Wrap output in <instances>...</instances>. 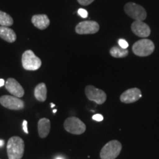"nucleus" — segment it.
Masks as SVG:
<instances>
[{
	"mask_svg": "<svg viewBox=\"0 0 159 159\" xmlns=\"http://www.w3.org/2000/svg\"><path fill=\"white\" fill-rule=\"evenodd\" d=\"M25 152V142L21 137L12 136L7 143L8 159H21Z\"/></svg>",
	"mask_w": 159,
	"mask_h": 159,
	"instance_id": "1",
	"label": "nucleus"
},
{
	"mask_svg": "<svg viewBox=\"0 0 159 159\" xmlns=\"http://www.w3.org/2000/svg\"><path fill=\"white\" fill-rule=\"evenodd\" d=\"M122 144L117 140H111L102 148L99 152L101 159H116L122 150Z\"/></svg>",
	"mask_w": 159,
	"mask_h": 159,
	"instance_id": "2",
	"label": "nucleus"
},
{
	"mask_svg": "<svg viewBox=\"0 0 159 159\" xmlns=\"http://www.w3.org/2000/svg\"><path fill=\"white\" fill-rule=\"evenodd\" d=\"M21 63L23 68L27 71L38 70L41 66V60L35 55L30 49L26 50L21 57Z\"/></svg>",
	"mask_w": 159,
	"mask_h": 159,
	"instance_id": "3",
	"label": "nucleus"
},
{
	"mask_svg": "<svg viewBox=\"0 0 159 159\" xmlns=\"http://www.w3.org/2000/svg\"><path fill=\"white\" fill-rule=\"evenodd\" d=\"M133 52L137 56L146 57L150 55L155 50V45L151 40L141 39L133 45Z\"/></svg>",
	"mask_w": 159,
	"mask_h": 159,
	"instance_id": "4",
	"label": "nucleus"
},
{
	"mask_svg": "<svg viewBox=\"0 0 159 159\" xmlns=\"http://www.w3.org/2000/svg\"><path fill=\"white\" fill-rule=\"evenodd\" d=\"M64 129L69 134L81 135L86 130V126L79 118L75 116L69 117L63 123Z\"/></svg>",
	"mask_w": 159,
	"mask_h": 159,
	"instance_id": "5",
	"label": "nucleus"
},
{
	"mask_svg": "<svg viewBox=\"0 0 159 159\" xmlns=\"http://www.w3.org/2000/svg\"><path fill=\"white\" fill-rule=\"evenodd\" d=\"M125 11L135 21H144L147 18V12L144 7L134 2H128L125 5Z\"/></svg>",
	"mask_w": 159,
	"mask_h": 159,
	"instance_id": "6",
	"label": "nucleus"
},
{
	"mask_svg": "<svg viewBox=\"0 0 159 159\" xmlns=\"http://www.w3.org/2000/svg\"><path fill=\"white\" fill-rule=\"evenodd\" d=\"M85 94L89 100L93 101L98 105L103 104L107 99L105 91L96 88L94 85H87L85 89Z\"/></svg>",
	"mask_w": 159,
	"mask_h": 159,
	"instance_id": "7",
	"label": "nucleus"
},
{
	"mask_svg": "<svg viewBox=\"0 0 159 159\" xmlns=\"http://www.w3.org/2000/svg\"><path fill=\"white\" fill-rule=\"evenodd\" d=\"M0 104L10 110L19 111L25 108V102L19 97L11 95H3L0 97Z\"/></svg>",
	"mask_w": 159,
	"mask_h": 159,
	"instance_id": "8",
	"label": "nucleus"
},
{
	"mask_svg": "<svg viewBox=\"0 0 159 159\" xmlns=\"http://www.w3.org/2000/svg\"><path fill=\"white\" fill-rule=\"evenodd\" d=\"M99 30V25L94 21H84L80 22L75 27V32L80 35L94 34Z\"/></svg>",
	"mask_w": 159,
	"mask_h": 159,
	"instance_id": "9",
	"label": "nucleus"
},
{
	"mask_svg": "<svg viewBox=\"0 0 159 159\" xmlns=\"http://www.w3.org/2000/svg\"><path fill=\"white\" fill-rule=\"evenodd\" d=\"M142 97V91L138 88H132L126 90L121 94L120 101L125 104H130L138 101Z\"/></svg>",
	"mask_w": 159,
	"mask_h": 159,
	"instance_id": "10",
	"label": "nucleus"
},
{
	"mask_svg": "<svg viewBox=\"0 0 159 159\" xmlns=\"http://www.w3.org/2000/svg\"><path fill=\"white\" fill-rule=\"evenodd\" d=\"M5 89L13 96L21 98L25 95V90L21 84L14 78H8L5 82Z\"/></svg>",
	"mask_w": 159,
	"mask_h": 159,
	"instance_id": "11",
	"label": "nucleus"
},
{
	"mask_svg": "<svg viewBox=\"0 0 159 159\" xmlns=\"http://www.w3.org/2000/svg\"><path fill=\"white\" fill-rule=\"evenodd\" d=\"M131 30L135 35L141 38L148 37L151 32L150 27L142 21H135L131 25Z\"/></svg>",
	"mask_w": 159,
	"mask_h": 159,
	"instance_id": "12",
	"label": "nucleus"
},
{
	"mask_svg": "<svg viewBox=\"0 0 159 159\" xmlns=\"http://www.w3.org/2000/svg\"><path fill=\"white\" fill-rule=\"evenodd\" d=\"M31 21L33 25L39 30L47 29L50 24L48 16L44 14L34 15L32 17Z\"/></svg>",
	"mask_w": 159,
	"mask_h": 159,
	"instance_id": "13",
	"label": "nucleus"
},
{
	"mask_svg": "<svg viewBox=\"0 0 159 159\" xmlns=\"http://www.w3.org/2000/svg\"><path fill=\"white\" fill-rule=\"evenodd\" d=\"M51 122L49 119L41 118L38 122V132L41 138L44 139L50 132Z\"/></svg>",
	"mask_w": 159,
	"mask_h": 159,
	"instance_id": "14",
	"label": "nucleus"
},
{
	"mask_svg": "<svg viewBox=\"0 0 159 159\" xmlns=\"http://www.w3.org/2000/svg\"><path fill=\"white\" fill-rule=\"evenodd\" d=\"M0 37L9 43L15 42L16 40V34L13 30L8 27H0Z\"/></svg>",
	"mask_w": 159,
	"mask_h": 159,
	"instance_id": "15",
	"label": "nucleus"
},
{
	"mask_svg": "<svg viewBox=\"0 0 159 159\" xmlns=\"http://www.w3.org/2000/svg\"><path fill=\"white\" fill-rule=\"evenodd\" d=\"M34 96L39 102H44L47 97V89L44 83H41L35 86Z\"/></svg>",
	"mask_w": 159,
	"mask_h": 159,
	"instance_id": "16",
	"label": "nucleus"
},
{
	"mask_svg": "<svg viewBox=\"0 0 159 159\" xmlns=\"http://www.w3.org/2000/svg\"><path fill=\"white\" fill-rule=\"evenodd\" d=\"M110 54L112 57L120 58L128 56V50L127 49H122L120 47H114L111 49Z\"/></svg>",
	"mask_w": 159,
	"mask_h": 159,
	"instance_id": "17",
	"label": "nucleus"
},
{
	"mask_svg": "<svg viewBox=\"0 0 159 159\" xmlns=\"http://www.w3.org/2000/svg\"><path fill=\"white\" fill-rule=\"evenodd\" d=\"M13 25V20L11 16L5 12L0 11V25L3 27H10Z\"/></svg>",
	"mask_w": 159,
	"mask_h": 159,
	"instance_id": "18",
	"label": "nucleus"
},
{
	"mask_svg": "<svg viewBox=\"0 0 159 159\" xmlns=\"http://www.w3.org/2000/svg\"><path fill=\"white\" fill-rule=\"evenodd\" d=\"M118 43H119V47H120L121 48L127 49L128 47V43L124 39H119Z\"/></svg>",
	"mask_w": 159,
	"mask_h": 159,
	"instance_id": "19",
	"label": "nucleus"
},
{
	"mask_svg": "<svg viewBox=\"0 0 159 159\" xmlns=\"http://www.w3.org/2000/svg\"><path fill=\"white\" fill-rule=\"evenodd\" d=\"M77 13H78V15L80 16L82 18H86L89 15L88 11H87L86 10L83 8H80L78 10V11H77Z\"/></svg>",
	"mask_w": 159,
	"mask_h": 159,
	"instance_id": "20",
	"label": "nucleus"
},
{
	"mask_svg": "<svg viewBox=\"0 0 159 159\" xmlns=\"http://www.w3.org/2000/svg\"><path fill=\"white\" fill-rule=\"evenodd\" d=\"M94 1V0H77V2H78L81 5H85V6L90 5V4L92 3Z\"/></svg>",
	"mask_w": 159,
	"mask_h": 159,
	"instance_id": "21",
	"label": "nucleus"
},
{
	"mask_svg": "<svg viewBox=\"0 0 159 159\" xmlns=\"http://www.w3.org/2000/svg\"><path fill=\"white\" fill-rule=\"evenodd\" d=\"M92 119H94V120L97 121V122H101V121L103 120V116L102 114H95L94 116H92Z\"/></svg>",
	"mask_w": 159,
	"mask_h": 159,
	"instance_id": "22",
	"label": "nucleus"
},
{
	"mask_svg": "<svg viewBox=\"0 0 159 159\" xmlns=\"http://www.w3.org/2000/svg\"><path fill=\"white\" fill-rule=\"evenodd\" d=\"M22 128L24 132L26 134H29V131L27 130V120H24L22 122Z\"/></svg>",
	"mask_w": 159,
	"mask_h": 159,
	"instance_id": "23",
	"label": "nucleus"
},
{
	"mask_svg": "<svg viewBox=\"0 0 159 159\" xmlns=\"http://www.w3.org/2000/svg\"><path fill=\"white\" fill-rule=\"evenodd\" d=\"M5 80H4L3 79H0V87L3 86V85H5Z\"/></svg>",
	"mask_w": 159,
	"mask_h": 159,
	"instance_id": "24",
	"label": "nucleus"
},
{
	"mask_svg": "<svg viewBox=\"0 0 159 159\" xmlns=\"http://www.w3.org/2000/svg\"><path fill=\"white\" fill-rule=\"evenodd\" d=\"M4 145V142L2 140H0V147H2Z\"/></svg>",
	"mask_w": 159,
	"mask_h": 159,
	"instance_id": "25",
	"label": "nucleus"
},
{
	"mask_svg": "<svg viewBox=\"0 0 159 159\" xmlns=\"http://www.w3.org/2000/svg\"><path fill=\"white\" fill-rule=\"evenodd\" d=\"M51 105H52V107H54V106H55V105H54V104H51Z\"/></svg>",
	"mask_w": 159,
	"mask_h": 159,
	"instance_id": "26",
	"label": "nucleus"
},
{
	"mask_svg": "<svg viewBox=\"0 0 159 159\" xmlns=\"http://www.w3.org/2000/svg\"><path fill=\"white\" fill-rule=\"evenodd\" d=\"M56 111H57V110H54V111H53V112H54V113H56Z\"/></svg>",
	"mask_w": 159,
	"mask_h": 159,
	"instance_id": "27",
	"label": "nucleus"
},
{
	"mask_svg": "<svg viewBox=\"0 0 159 159\" xmlns=\"http://www.w3.org/2000/svg\"><path fill=\"white\" fill-rule=\"evenodd\" d=\"M56 159H62L61 158H56Z\"/></svg>",
	"mask_w": 159,
	"mask_h": 159,
	"instance_id": "28",
	"label": "nucleus"
}]
</instances>
